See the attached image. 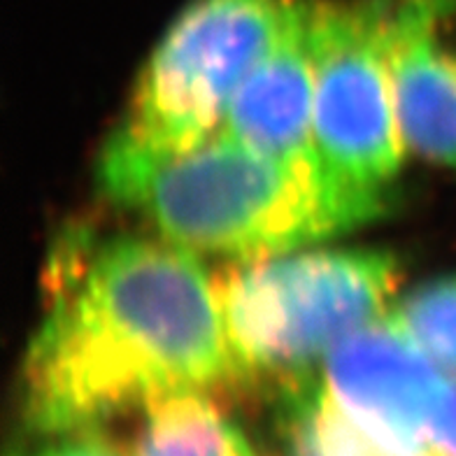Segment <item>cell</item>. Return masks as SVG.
Here are the masks:
<instances>
[{
  "instance_id": "cell-12",
  "label": "cell",
  "mask_w": 456,
  "mask_h": 456,
  "mask_svg": "<svg viewBox=\"0 0 456 456\" xmlns=\"http://www.w3.org/2000/svg\"><path fill=\"white\" fill-rule=\"evenodd\" d=\"M431 450L436 456H456V375H450V385L433 421Z\"/></svg>"
},
{
  "instance_id": "cell-3",
  "label": "cell",
  "mask_w": 456,
  "mask_h": 456,
  "mask_svg": "<svg viewBox=\"0 0 456 456\" xmlns=\"http://www.w3.org/2000/svg\"><path fill=\"white\" fill-rule=\"evenodd\" d=\"M398 282V258L372 249L282 252L231 265L215 287L242 385L310 378L338 342L382 319Z\"/></svg>"
},
{
  "instance_id": "cell-11",
  "label": "cell",
  "mask_w": 456,
  "mask_h": 456,
  "mask_svg": "<svg viewBox=\"0 0 456 456\" xmlns=\"http://www.w3.org/2000/svg\"><path fill=\"white\" fill-rule=\"evenodd\" d=\"M387 317L444 370L456 375V275L412 289L389 307Z\"/></svg>"
},
{
  "instance_id": "cell-4",
  "label": "cell",
  "mask_w": 456,
  "mask_h": 456,
  "mask_svg": "<svg viewBox=\"0 0 456 456\" xmlns=\"http://www.w3.org/2000/svg\"><path fill=\"white\" fill-rule=\"evenodd\" d=\"M307 7L310 0H191L140 72L119 131L173 151L212 138L245 79Z\"/></svg>"
},
{
  "instance_id": "cell-1",
  "label": "cell",
  "mask_w": 456,
  "mask_h": 456,
  "mask_svg": "<svg viewBox=\"0 0 456 456\" xmlns=\"http://www.w3.org/2000/svg\"><path fill=\"white\" fill-rule=\"evenodd\" d=\"M49 291L21 378L37 436H86L168 394L242 385L215 280L184 247L75 233L56 252Z\"/></svg>"
},
{
  "instance_id": "cell-6",
  "label": "cell",
  "mask_w": 456,
  "mask_h": 456,
  "mask_svg": "<svg viewBox=\"0 0 456 456\" xmlns=\"http://www.w3.org/2000/svg\"><path fill=\"white\" fill-rule=\"evenodd\" d=\"M450 385L389 317L354 330L324 361V387L349 417L391 443L431 450L433 421Z\"/></svg>"
},
{
  "instance_id": "cell-5",
  "label": "cell",
  "mask_w": 456,
  "mask_h": 456,
  "mask_svg": "<svg viewBox=\"0 0 456 456\" xmlns=\"http://www.w3.org/2000/svg\"><path fill=\"white\" fill-rule=\"evenodd\" d=\"M391 0H314V144L342 180L389 189L403 166L389 70Z\"/></svg>"
},
{
  "instance_id": "cell-13",
  "label": "cell",
  "mask_w": 456,
  "mask_h": 456,
  "mask_svg": "<svg viewBox=\"0 0 456 456\" xmlns=\"http://www.w3.org/2000/svg\"><path fill=\"white\" fill-rule=\"evenodd\" d=\"M33 456H126L121 454L117 447L101 438H94V433L86 436H68L59 438L56 444H49Z\"/></svg>"
},
{
  "instance_id": "cell-8",
  "label": "cell",
  "mask_w": 456,
  "mask_h": 456,
  "mask_svg": "<svg viewBox=\"0 0 456 456\" xmlns=\"http://www.w3.org/2000/svg\"><path fill=\"white\" fill-rule=\"evenodd\" d=\"M305 17L245 79L233 96L219 133L273 159L317 157L314 144V56Z\"/></svg>"
},
{
  "instance_id": "cell-7",
  "label": "cell",
  "mask_w": 456,
  "mask_h": 456,
  "mask_svg": "<svg viewBox=\"0 0 456 456\" xmlns=\"http://www.w3.org/2000/svg\"><path fill=\"white\" fill-rule=\"evenodd\" d=\"M456 0H391L389 70L403 142L456 168V49L443 28Z\"/></svg>"
},
{
  "instance_id": "cell-2",
  "label": "cell",
  "mask_w": 456,
  "mask_h": 456,
  "mask_svg": "<svg viewBox=\"0 0 456 456\" xmlns=\"http://www.w3.org/2000/svg\"><path fill=\"white\" fill-rule=\"evenodd\" d=\"M112 203L189 252L258 258L347 233L389 208V189L342 180L322 161L273 159L215 133L157 150L117 131L98 159Z\"/></svg>"
},
{
  "instance_id": "cell-10",
  "label": "cell",
  "mask_w": 456,
  "mask_h": 456,
  "mask_svg": "<svg viewBox=\"0 0 456 456\" xmlns=\"http://www.w3.org/2000/svg\"><path fill=\"white\" fill-rule=\"evenodd\" d=\"M128 456H256L208 391H177L140 410Z\"/></svg>"
},
{
  "instance_id": "cell-9",
  "label": "cell",
  "mask_w": 456,
  "mask_h": 456,
  "mask_svg": "<svg viewBox=\"0 0 456 456\" xmlns=\"http://www.w3.org/2000/svg\"><path fill=\"white\" fill-rule=\"evenodd\" d=\"M280 431L287 456H436L372 433L349 417L313 375L284 387Z\"/></svg>"
}]
</instances>
